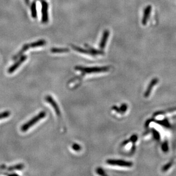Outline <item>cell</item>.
Masks as SVG:
<instances>
[{
    "label": "cell",
    "instance_id": "6da1fadb",
    "mask_svg": "<svg viewBox=\"0 0 176 176\" xmlns=\"http://www.w3.org/2000/svg\"><path fill=\"white\" fill-rule=\"evenodd\" d=\"M75 69L76 70L80 71L84 74H93L107 72L110 70V67L108 66L101 67H83L82 66H76Z\"/></svg>",
    "mask_w": 176,
    "mask_h": 176
},
{
    "label": "cell",
    "instance_id": "7a4b0ae2",
    "mask_svg": "<svg viewBox=\"0 0 176 176\" xmlns=\"http://www.w3.org/2000/svg\"><path fill=\"white\" fill-rule=\"evenodd\" d=\"M46 114L45 112H44V111L41 112L40 114H38L37 116H34L32 119L30 120L28 122H27L25 124L23 125L21 127V131H22V132L27 131L33 125L36 124L40 120H41L43 118H44L46 116Z\"/></svg>",
    "mask_w": 176,
    "mask_h": 176
},
{
    "label": "cell",
    "instance_id": "3957f363",
    "mask_svg": "<svg viewBox=\"0 0 176 176\" xmlns=\"http://www.w3.org/2000/svg\"><path fill=\"white\" fill-rule=\"evenodd\" d=\"M107 163L110 165L118 166L121 167H131L132 166V163L128 161L120 160H108Z\"/></svg>",
    "mask_w": 176,
    "mask_h": 176
},
{
    "label": "cell",
    "instance_id": "277c9868",
    "mask_svg": "<svg viewBox=\"0 0 176 176\" xmlns=\"http://www.w3.org/2000/svg\"><path fill=\"white\" fill-rule=\"evenodd\" d=\"M48 20V4L46 1L42 0V21L45 23Z\"/></svg>",
    "mask_w": 176,
    "mask_h": 176
},
{
    "label": "cell",
    "instance_id": "5b68a950",
    "mask_svg": "<svg viewBox=\"0 0 176 176\" xmlns=\"http://www.w3.org/2000/svg\"><path fill=\"white\" fill-rule=\"evenodd\" d=\"M46 100L48 103H49L52 105V107L54 109V110H55V111L56 112V114L57 115V116H59V117H61V111H60L59 108L58 107V104L55 102V101L52 99V96H50V95H47L46 97Z\"/></svg>",
    "mask_w": 176,
    "mask_h": 176
},
{
    "label": "cell",
    "instance_id": "8992f818",
    "mask_svg": "<svg viewBox=\"0 0 176 176\" xmlns=\"http://www.w3.org/2000/svg\"><path fill=\"white\" fill-rule=\"evenodd\" d=\"M27 59V57L26 55H23L21 56L20 58L19 59V60L15 63L13 65H12L11 67L8 70V73L11 74L13 73L17 68H18V67L21 65L22 63L26 59Z\"/></svg>",
    "mask_w": 176,
    "mask_h": 176
},
{
    "label": "cell",
    "instance_id": "52a82bcc",
    "mask_svg": "<svg viewBox=\"0 0 176 176\" xmlns=\"http://www.w3.org/2000/svg\"><path fill=\"white\" fill-rule=\"evenodd\" d=\"M151 10H152V6H150V5L147 6L144 9V14H143V20H142V23L144 25H145L147 23V21H148V20L149 18V16L151 14Z\"/></svg>",
    "mask_w": 176,
    "mask_h": 176
},
{
    "label": "cell",
    "instance_id": "ba28073f",
    "mask_svg": "<svg viewBox=\"0 0 176 176\" xmlns=\"http://www.w3.org/2000/svg\"><path fill=\"white\" fill-rule=\"evenodd\" d=\"M109 35H110V31H108V30H106L104 31L103 37H102V40H101V42L100 43V45H99L100 47L102 49H103L105 47L106 43L107 42V40L109 37Z\"/></svg>",
    "mask_w": 176,
    "mask_h": 176
},
{
    "label": "cell",
    "instance_id": "9c48e42d",
    "mask_svg": "<svg viewBox=\"0 0 176 176\" xmlns=\"http://www.w3.org/2000/svg\"><path fill=\"white\" fill-rule=\"evenodd\" d=\"M30 47V45H27V44L23 46V47L21 49V50L18 52V53L17 54H16V55L13 58V59H14V60L17 59L18 58H20V57H21V56L22 55V54H23L25 52H26V51H27Z\"/></svg>",
    "mask_w": 176,
    "mask_h": 176
},
{
    "label": "cell",
    "instance_id": "30bf717a",
    "mask_svg": "<svg viewBox=\"0 0 176 176\" xmlns=\"http://www.w3.org/2000/svg\"><path fill=\"white\" fill-rule=\"evenodd\" d=\"M71 47H72V48H73L74 50H75L76 52H79L85 54H88V55H93V53L91 52L90 50H86V49H84L81 48L79 47L74 46V45H71Z\"/></svg>",
    "mask_w": 176,
    "mask_h": 176
},
{
    "label": "cell",
    "instance_id": "8fae6325",
    "mask_svg": "<svg viewBox=\"0 0 176 176\" xmlns=\"http://www.w3.org/2000/svg\"><path fill=\"white\" fill-rule=\"evenodd\" d=\"M157 82H158V80L156 79H153V80L151 82V83L149 84V86L148 87V89H147V90H146V93H145V96L148 97V96L150 95V93H151V91H152V90L153 87L155 86Z\"/></svg>",
    "mask_w": 176,
    "mask_h": 176
},
{
    "label": "cell",
    "instance_id": "7c38bea8",
    "mask_svg": "<svg viewBox=\"0 0 176 176\" xmlns=\"http://www.w3.org/2000/svg\"><path fill=\"white\" fill-rule=\"evenodd\" d=\"M31 16L34 18H37V5L35 1L31 4Z\"/></svg>",
    "mask_w": 176,
    "mask_h": 176
},
{
    "label": "cell",
    "instance_id": "4fadbf2b",
    "mask_svg": "<svg viewBox=\"0 0 176 176\" xmlns=\"http://www.w3.org/2000/svg\"><path fill=\"white\" fill-rule=\"evenodd\" d=\"M46 44V41L45 40H39L38 41L35 42L33 43H31L30 44V46L31 47H40L44 46Z\"/></svg>",
    "mask_w": 176,
    "mask_h": 176
},
{
    "label": "cell",
    "instance_id": "5bb4252c",
    "mask_svg": "<svg viewBox=\"0 0 176 176\" xmlns=\"http://www.w3.org/2000/svg\"><path fill=\"white\" fill-rule=\"evenodd\" d=\"M51 52L53 53H61V52H70L69 49L64 48V49H58V48H52L51 50Z\"/></svg>",
    "mask_w": 176,
    "mask_h": 176
},
{
    "label": "cell",
    "instance_id": "9a60e30c",
    "mask_svg": "<svg viewBox=\"0 0 176 176\" xmlns=\"http://www.w3.org/2000/svg\"><path fill=\"white\" fill-rule=\"evenodd\" d=\"M23 165L22 164H18V165H16L13 166H11V168H9L8 169L9 170H21L23 168Z\"/></svg>",
    "mask_w": 176,
    "mask_h": 176
},
{
    "label": "cell",
    "instance_id": "2e32d148",
    "mask_svg": "<svg viewBox=\"0 0 176 176\" xmlns=\"http://www.w3.org/2000/svg\"><path fill=\"white\" fill-rule=\"evenodd\" d=\"M11 115L10 112H8V111H6V112H4L3 113H1L0 114V119H4V118H6L8 117V116H9Z\"/></svg>",
    "mask_w": 176,
    "mask_h": 176
},
{
    "label": "cell",
    "instance_id": "e0dca14e",
    "mask_svg": "<svg viewBox=\"0 0 176 176\" xmlns=\"http://www.w3.org/2000/svg\"><path fill=\"white\" fill-rule=\"evenodd\" d=\"M72 148L73 149V150L76 151V152H78V151H80L81 150V146L79 144H73L72 146Z\"/></svg>",
    "mask_w": 176,
    "mask_h": 176
},
{
    "label": "cell",
    "instance_id": "ac0fdd59",
    "mask_svg": "<svg viewBox=\"0 0 176 176\" xmlns=\"http://www.w3.org/2000/svg\"><path fill=\"white\" fill-rule=\"evenodd\" d=\"M25 2L27 5H29V3H30V0H25Z\"/></svg>",
    "mask_w": 176,
    "mask_h": 176
}]
</instances>
